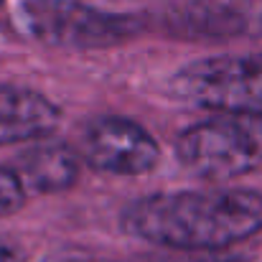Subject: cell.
I'll return each instance as SVG.
<instances>
[{"instance_id": "cell-12", "label": "cell", "mask_w": 262, "mask_h": 262, "mask_svg": "<svg viewBox=\"0 0 262 262\" xmlns=\"http://www.w3.org/2000/svg\"><path fill=\"white\" fill-rule=\"evenodd\" d=\"M0 3H3V0H0Z\"/></svg>"}, {"instance_id": "cell-9", "label": "cell", "mask_w": 262, "mask_h": 262, "mask_svg": "<svg viewBox=\"0 0 262 262\" xmlns=\"http://www.w3.org/2000/svg\"><path fill=\"white\" fill-rule=\"evenodd\" d=\"M163 262H247V257L224 255L222 250H216V252H196V255H186V257H168Z\"/></svg>"}, {"instance_id": "cell-6", "label": "cell", "mask_w": 262, "mask_h": 262, "mask_svg": "<svg viewBox=\"0 0 262 262\" xmlns=\"http://www.w3.org/2000/svg\"><path fill=\"white\" fill-rule=\"evenodd\" d=\"M61 122V110L41 92L0 84V145L51 135Z\"/></svg>"}, {"instance_id": "cell-8", "label": "cell", "mask_w": 262, "mask_h": 262, "mask_svg": "<svg viewBox=\"0 0 262 262\" xmlns=\"http://www.w3.org/2000/svg\"><path fill=\"white\" fill-rule=\"evenodd\" d=\"M26 204V183L15 168L0 166V216L15 214Z\"/></svg>"}, {"instance_id": "cell-4", "label": "cell", "mask_w": 262, "mask_h": 262, "mask_svg": "<svg viewBox=\"0 0 262 262\" xmlns=\"http://www.w3.org/2000/svg\"><path fill=\"white\" fill-rule=\"evenodd\" d=\"M171 92L204 110L262 117V56H211L191 61L173 74Z\"/></svg>"}, {"instance_id": "cell-7", "label": "cell", "mask_w": 262, "mask_h": 262, "mask_svg": "<svg viewBox=\"0 0 262 262\" xmlns=\"http://www.w3.org/2000/svg\"><path fill=\"white\" fill-rule=\"evenodd\" d=\"M15 171L20 173L28 188L38 193H59L74 186L79 176V158L74 150L64 145L41 143L18 156Z\"/></svg>"}, {"instance_id": "cell-2", "label": "cell", "mask_w": 262, "mask_h": 262, "mask_svg": "<svg viewBox=\"0 0 262 262\" xmlns=\"http://www.w3.org/2000/svg\"><path fill=\"white\" fill-rule=\"evenodd\" d=\"M176 156L186 171L206 181L252 173L262 166V117L222 112L204 120L178 135Z\"/></svg>"}, {"instance_id": "cell-10", "label": "cell", "mask_w": 262, "mask_h": 262, "mask_svg": "<svg viewBox=\"0 0 262 262\" xmlns=\"http://www.w3.org/2000/svg\"><path fill=\"white\" fill-rule=\"evenodd\" d=\"M0 262H23V257H20L15 250H10L8 245L0 242Z\"/></svg>"}, {"instance_id": "cell-1", "label": "cell", "mask_w": 262, "mask_h": 262, "mask_svg": "<svg viewBox=\"0 0 262 262\" xmlns=\"http://www.w3.org/2000/svg\"><path fill=\"white\" fill-rule=\"evenodd\" d=\"M122 229L181 252H216L262 229V193L247 188L153 193L122 211Z\"/></svg>"}, {"instance_id": "cell-11", "label": "cell", "mask_w": 262, "mask_h": 262, "mask_svg": "<svg viewBox=\"0 0 262 262\" xmlns=\"http://www.w3.org/2000/svg\"><path fill=\"white\" fill-rule=\"evenodd\" d=\"M56 262H115V260H99V257H61Z\"/></svg>"}, {"instance_id": "cell-3", "label": "cell", "mask_w": 262, "mask_h": 262, "mask_svg": "<svg viewBox=\"0 0 262 262\" xmlns=\"http://www.w3.org/2000/svg\"><path fill=\"white\" fill-rule=\"evenodd\" d=\"M18 26L33 41L56 49H110L140 31V20L122 13H107L79 0H23Z\"/></svg>"}, {"instance_id": "cell-5", "label": "cell", "mask_w": 262, "mask_h": 262, "mask_svg": "<svg viewBox=\"0 0 262 262\" xmlns=\"http://www.w3.org/2000/svg\"><path fill=\"white\" fill-rule=\"evenodd\" d=\"M82 158L89 168L110 176H143L161 161L156 138L127 117H97L82 138Z\"/></svg>"}]
</instances>
